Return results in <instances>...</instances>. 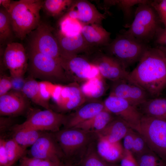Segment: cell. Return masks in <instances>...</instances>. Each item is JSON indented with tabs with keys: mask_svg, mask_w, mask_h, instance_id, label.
Masks as SVG:
<instances>
[{
	"mask_svg": "<svg viewBox=\"0 0 166 166\" xmlns=\"http://www.w3.org/2000/svg\"><path fill=\"white\" fill-rule=\"evenodd\" d=\"M128 78L144 89L150 98L159 97L166 89V56L157 46H148Z\"/></svg>",
	"mask_w": 166,
	"mask_h": 166,
	"instance_id": "cell-1",
	"label": "cell"
},
{
	"mask_svg": "<svg viewBox=\"0 0 166 166\" xmlns=\"http://www.w3.org/2000/svg\"><path fill=\"white\" fill-rule=\"evenodd\" d=\"M11 78L12 85V90L22 91L25 82L26 78H24V76L15 77H11Z\"/></svg>",
	"mask_w": 166,
	"mask_h": 166,
	"instance_id": "cell-44",
	"label": "cell"
},
{
	"mask_svg": "<svg viewBox=\"0 0 166 166\" xmlns=\"http://www.w3.org/2000/svg\"><path fill=\"white\" fill-rule=\"evenodd\" d=\"M11 77L5 74H0V97L12 89Z\"/></svg>",
	"mask_w": 166,
	"mask_h": 166,
	"instance_id": "cell-40",
	"label": "cell"
},
{
	"mask_svg": "<svg viewBox=\"0 0 166 166\" xmlns=\"http://www.w3.org/2000/svg\"><path fill=\"white\" fill-rule=\"evenodd\" d=\"M105 109L125 122L139 132L142 114L136 107L126 100L109 95L103 102Z\"/></svg>",
	"mask_w": 166,
	"mask_h": 166,
	"instance_id": "cell-12",
	"label": "cell"
},
{
	"mask_svg": "<svg viewBox=\"0 0 166 166\" xmlns=\"http://www.w3.org/2000/svg\"><path fill=\"white\" fill-rule=\"evenodd\" d=\"M95 142L94 141L90 144L80 160L81 166H109V163L98 153Z\"/></svg>",
	"mask_w": 166,
	"mask_h": 166,
	"instance_id": "cell-32",
	"label": "cell"
},
{
	"mask_svg": "<svg viewBox=\"0 0 166 166\" xmlns=\"http://www.w3.org/2000/svg\"><path fill=\"white\" fill-rule=\"evenodd\" d=\"M155 43L158 46H166V30L161 28L157 33L155 38Z\"/></svg>",
	"mask_w": 166,
	"mask_h": 166,
	"instance_id": "cell-45",
	"label": "cell"
},
{
	"mask_svg": "<svg viewBox=\"0 0 166 166\" xmlns=\"http://www.w3.org/2000/svg\"><path fill=\"white\" fill-rule=\"evenodd\" d=\"M151 1L148 0L138 5L133 21L128 26V30L122 33L147 45L155 39L161 28V22L156 12L150 5Z\"/></svg>",
	"mask_w": 166,
	"mask_h": 166,
	"instance_id": "cell-4",
	"label": "cell"
},
{
	"mask_svg": "<svg viewBox=\"0 0 166 166\" xmlns=\"http://www.w3.org/2000/svg\"><path fill=\"white\" fill-rule=\"evenodd\" d=\"M105 109L103 102L92 101L85 103L73 113L67 116L65 128H73L98 114Z\"/></svg>",
	"mask_w": 166,
	"mask_h": 166,
	"instance_id": "cell-20",
	"label": "cell"
},
{
	"mask_svg": "<svg viewBox=\"0 0 166 166\" xmlns=\"http://www.w3.org/2000/svg\"><path fill=\"white\" fill-rule=\"evenodd\" d=\"M67 118V115L50 109L38 110L30 114L24 122L15 125L14 130L24 128L56 132L60 130L62 125H65Z\"/></svg>",
	"mask_w": 166,
	"mask_h": 166,
	"instance_id": "cell-8",
	"label": "cell"
},
{
	"mask_svg": "<svg viewBox=\"0 0 166 166\" xmlns=\"http://www.w3.org/2000/svg\"><path fill=\"white\" fill-rule=\"evenodd\" d=\"M109 166H120L118 165L115 164H109Z\"/></svg>",
	"mask_w": 166,
	"mask_h": 166,
	"instance_id": "cell-48",
	"label": "cell"
},
{
	"mask_svg": "<svg viewBox=\"0 0 166 166\" xmlns=\"http://www.w3.org/2000/svg\"><path fill=\"white\" fill-rule=\"evenodd\" d=\"M150 3L156 12L166 30V0H151Z\"/></svg>",
	"mask_w": 166,
	"mask_h": 166,
	"instance_id": "cell-38",
	"label": "cell"
},
{
	"mask_svg": "<svg viewBox=\"0 0 166 166\" xmlns=\"http://www.w3.org/2000/svg\"><path fill=\"white\" fill-rule=\"evenodd\" d=\"M27 51L29 76L57 84L73 82L62 66L59 59L29 48Z\"/></svg>",
	"mask_w": 166,
	"mask_h": 166,
	"instance_id": "cell-3",
	"label": "cell"
},
{
	"mask_svg": "<svg viewBox=\"0 0 166 166\" xmlns=\"http://www.w3.org/2000/svg\"><path fill=\"white\" fill-rule=\"evenodd\" d=\"M148 46L121 33L105 47L107 54L116 59L127 69L139 61Z\"/></svg>",
	"mask_w": 166,
	"mask_h": 166,
	"instance_id": "cell-6",
	"label": "cell"
},
{
	"mask_svg": "<svg viewBox=\"0 0 166 166\" xmlns=\"http://www.w3.org/2000/svg\"><path fill=\"white\" fill-rule=\"evenodd\" d=\"M71 166H72V165H71Z\"/></svg>",
	"mask_w": 166,
	"mask_h": 166,
	"instance_id": "cell-52",
	"label": "cell"
},
{
	"mask_svg": "<svg viewBox=\"0 0 166 166\" xmlns=\"http://www.w3.org/2000/svg\"><path fill=\"white\" fill-rule=\"evenodd\" d=\"M150 149L142 135L135 131L132 152L134 156L143 152Z\"/></svg>",
	"mask_w": 166,
	"mask_h": 166,
	"instance_id": "cell-37",
	"label": "cell"
},
{
	"mask_svg": "<svg viewBox=\"0 0 166 166\" xmlns=\"http://www.w3.org/2000/svg\"><path fill=\"white\" fill-rule=\"evenodd\" d=\"M54 134L65 157L77 156L80 161L90 144L97 138L95 133L74 128L60 130Z\"/></svg>",
	"mask_w": 166,
	"mask_h": 166,
	"instance_id": "cell-5",
	"label": "cell"
},
{
	"mask_svg": "<svg viewBox=\"0 0 166 166\" xmlns=\"http://www.w3.org/2000/svg\"><path fill=\"white\" fill-rule=\"evenodd\" d=\"M157 47L163 52L165 56H166V46H158Z\"/></svg>",
	"mask_w": 166,
	"mask_h": 166,
	"instance_id": "cell-47",
	"label": "cell"
},
{
	"mask_svg": "<svg viewBox=\"0 0 166 166\" xmlns=\"http://www.w3.org/2000/svg\"><path fill=\"white\" fill-rule=\"evenodd\" d=\"M22 92L34 104L45 109H49V102L45 101L40 92L39 81L28 76L26 78V81Z\"/></svg>",
	"mask_w": 166,
	"mask_h": 166,
	"instance_id": "cell-26",
	"label": "cell"
},
{
	"mask_svg": "<svg viewBox=\"0 0 166 166\" xmlns=\"http://www.w3.org/2000/svg\"><path fill=\"white\" fill-rule=\"evenodd\" d=\"M134 156L138 166H161L164 161L150 149Z\"/></svg>",
	"mask_w": 166,
	"mask_h": 166,
	"instance_id": "cell-35",
	"label": "cell"
},
{
	"mask_svg": "<svg viewBox=\"0 0 166 166\" xmlns=\"http://www.w3.org/2000/svg\"><path fill=\"white\" fill-rule=\"evenodd\" d=\"M73 0H45L43 1L42 8L48 15L60 18L70 7Z\"/></svg>",
	"mask_w": 166,
	"mask_h": 166,
	"instance_id": "cell-29",
	"label": "cell"
},
{
	"mask_svg": "<svg viewBox=\"0 0 166 166\" xmlns=\"http://www.w3.org/2000/svg\"><path fill=\"white\" fill-rule=\"evenodd\" d=\"M31 157L61 162L65 157L54 134L42 133L29 151Z\"/></svg>",
	"mask_w": 166,
	"mask_h": 166,
	"instance_id": "cell-14",
	"label": "cell"
},
{
	"mask_svg": "<svg viewBox=\"0 0 166 166\" xmlns=\"http://www.w3.org/2000/svg\"><path fill=\"white\" fill-rule=\"evenodd\" d=\"M139 132L149 148L166 161V120L143 115Z\"/></svg>",
	"mask_w": 166,
	"mask_h": 166,
	"instance_id": "cell-7",
	"label": "cell"
},
{
	"mask_svg": "<svg viewBox=\"0 0 166 166\" xmlns=\"http://www.w3.org/2000/svg\"><path fill=\"white\" fill-rule=\"evenodd\" d=\"M14 131L15 133L13 138L19 145L26 148L31 146L42 133L40 131L24 128Z\"/></svg>",
	"mask_w": 166,
	"mask_h": 166,
	"instance_id": "cell-30",
	"label": "cell"
},
{
	"mask_svg": "<svg viewBox=\"0 0 166 166\" xmlns=\"http://www.w3.org/2000/svg\"><path fill=\"white\" fill-rule=\"evenodd\" d=\"M65 14L78 20L84 25H101L102 21L106 18L105 14L99 12L93 4L86 0H73Z\"/></svg>",
	"mask_w": 166,
	"mask_h": 166,
	"instance_id": "cell-16",
	"label": "cell"
},
{
	"mask_svg": "<svg viewBox=\"0 0 166 166\" xmlns=\"http://www.w3.org/2000/svg\"><path fill=\"white\" fill-rule=\"evenodd\" d=\"M83 25L78 20L64 14L58 21V28L57 30L65 36H73L81 33Z\"/></svg>",
	"mask_w": 166,
	"mask_h": 166,
	"instance_id": "cell-27",
	"label": "cell"
},
{
	"mask_svg": "<svg viewBox=\"0 0 166 166\" xmlns=\"http://www.w3.org/2000/svg\"><path fill=\"white\" fill-rule=\"evenodd\" d=\"M2 63L12 77H23L27 70L28 57L26 50L21 43L8 44L3 53Z\"/></svg>",
	"mask_w": 166,
	"mask_h": 166,
	"instance_id": "cell-13",
	"label": "cell"
},
{
	"mask_svg": "<svg viewBox=\"0 0 166 166\" xmlns=\"http://www.w3.org/2000/svg\"><path fill=\"white\" fill-rule=\"evenodd\" d=\"M97 151L105 161L109 164L120 162L123 157L124 150L120 141L111 143L103 139H97Z\"/></svg>",
	"mask_w": 166,
	"mask_h": 166,
	"instance_id": "cell-23",
	"label": "cell"
},
{
	"mask_svg": "<svg viewBox=\"0 0 166 166\" xmlns=\"http://www.w3.org/2000/svg\"><path fill=\"white\" fill-rule=\"evenodd\" d=\"M21 166V165H20V166Z\"/></svg>",
	"mask_w": 166,
	"mask_h": 166,
	"instance_id": "cell-51",
	"label": "cell"
},
{
	"mask_svg": "<svg viewBox=\"0 0 166 166\" xmlns=\"http://www.w3.org/2000/svg\"><path fill=\"white\" fill-rule=\"evenodd\" d=\"M63 111L77 109L86 102V97L76 82L67 85L56 84L51 98Z\"/></svg>",
	"mask_w": 166,
	"mask_h": 166,
	"instance_id": "cell-10",
	"label": "cell"
},
{
	"mask_svg": "<svg viewBox=\"0 0 166 166\" xmlns=\"http://www.w3.org/2000/svg\"><path fill=\"white\" fill-rule=\"evenodd\" d=\"M9 15L3 7L0 9V47L6 46L13 42L14 37Z\"/></svg>",
	"mask_w": 166,
	"mask_h": 166,
	"instance_id": "cell-28",
	"label": "cell"
},
{
	"mask_svg": "<svg viewBox=\"0 0 166 166\" xmlns=\"http://www.w3.org/2000/svg\"><path fill=\"white\" fill-rule=\"evenodd\" d=\"M6 140H0V166H8L7 156L5 146Z\"/></svg>",
	"mask_w": 166,
	"mask_h": 166,
	"instance_id": "cell-43",
	"label": "cell"
},
{
	"mask_svg": "<svg viewBox=\"0 0 166 166\" xmlns=\"http://www.w3.org/2000/svg\"><path fill=\"white\" fill-rule=\"evenodd\" d=\"M161 166H166V161H164Z\"/></svg>",
	"mask_w": 166,
	"mask_h": 166,
	"instance_id": "cell-50",
	"label": "cell"
},
{
	"mask_svg": "<svg viewBox=\"0 0 166 166\" xmlns=\"http://www.w3.org/2000/svg\"><path fill=\"white\" fill-rule=\"evenodd\" d=\"M109 95L123 99L136 108L150 98L144 89L128 78L112 82Z\"/></svg>",
	"mask_w": 166,
	"mask_h": 166,
	"instance_id": "cell-15",
	"label": "cell"
},
{
	"mask_svg": "<svg viewBox=\"0 0 166 166\" xmlns=\"http://www.w3.org/2000/svg\"><path fill=\"white\" fill-rule=\"evenodd\" d=\"M97 68L100 74L112 82L128 78L129 72L117 60L106 54L96 56L91 61Z\"/></svg>",
	"mask_w": 166,
	"mask_h": 166,
	"instance_id": "cell-17",
	"label": "cell"
},
{
	"mask_svg": "<svg viewBox=\"0 0 166 166\" xmlns=\"http://www.w3.org/2000/svg\"><path fill=\"white\" fill-rule=\"evenodd\" d=\"M135 131L131 128L123 138V147L125 151L132 152Z\"/></svg>",
	"mask_w": 166,
	"mask_h": 166,
	"instance_id": "cell-42",
	"label": "cell"
},
{
	"mask_svg": "<svg viewBox=\"0 0 166 166\" xmlns=\"http://www.w3.org/2000/svg\"><path fill=\"white\" fill-rule=\"evenodd\" d=\"M22 166H62L61 162H56L49 160L24 156L20 160Z\"/></svg>",
	"mask_w": 166,
	"mask_h": 166,
	"instance_id": "cell-36",
	"label": "cell"
},
{
	"mask_svg": "<svg viewBox=\"0 0 166 166\" xmlns=\"http://www.w3.org/2000/svg\"><path fill=\"white\" fill-rule=\"evenodd\" d=\"M11 0H0V6L4 8L8 12L10 10Z\"/></svg>",
	"mask_w": 166,
	"mask_h": 166,
	"instance_id": "cell-46",
	"label": "cell"
},
{
	"mask_svg": "<svg viewBox=\"0 0 166 166\" xmlns=\"http://www.w3.org/2000/svg\"><path fill=\"white\" fill-rule=\"evenodd\" d=\"M39 83L40 91L42 97L45 101L49 102L56 84L46 81H39Z\"/></svg>",
	"mask_w": 166,
	"mask_h": 166,
	"instance_id": "cell-39",
	"label": "cell"
},
{
	"mask_svg": "<svg viewBox=\"0 0 166 166\" xmlns=\"http://www.w3.org/2000/svg\"><path fill=\"white\" fill-rule=\"evenodd\" d=\"M81 34L88 43L95 48L105 47L110 42L111 33L106 30L101 24L84 25Z\"/></svg>",
	"mask_w": 166,
	"mask_h": 166,
	"instance_id": "cell-21",
	"label": "cell"
},
{
	"mask_svg": "<svg viewBox=\"0 0 166 166\" xmlns=\"http://www.w3.org/2000/svg\"><path fill=\"white\" fill-rule=\"evenodd\" d=\"M136 108L142 115L166 120V98H149Z\"/></svg>",
	"mask_w": 166,
	"mask_h": 166,
	"instance_id": "cell-24",
	"label": "cell"
},
{
	"mask_svg": "<svg viewBox=\"0 0 166 166\" xmlns=\"http://www.w3.org/2000/svg\"><path fill=\"white\" fill-rule=\"evenodd\" d=\"M71 165L70 164H63L62 165V166H71Z\"/></svg>",
	"mask_w": 166,
	"mask_h": 166,
	"instance_id": "cell-49",
	"label": "cell"
},
{
	"mask_svg": "<svg viewBox=\"0 0 166 166\" xmlns=\"http://www.w3.org/2000/svg\"><path fill=\"white\" fill-rule=\"evenodd\" d=\"M120 162V166H138L134 155L130 151L124 150V155Z\"/></svg>",
	"mask_w": 166,
	"mask_h": 166,
	"instance_id": "cell-41",
	"label": "cell"
},
{
	"mask_svg": "<svg viewBox=\"0 0 166 166\" xmlns=\"http://www.w3.org/2000/svg\"><path fill=\"white\" fill-rule=\"evenodd\" d=\"M115 117L105 108L94 117L73 128L96 134L102 130Z\"/></svg>",
	"mask_w": 166,
	"mask_h": 166,
	"instance_id": "cell-25",
	"label": "cell"
},
{
	"mask_svg": "<svg viewBox=\"0 0 166 166\" xmlns=\"http://www.w3.org/2000/svg\"><path fill=\"white\" fill-rule=\"evenodd\" d=\"M81 87L86 97H99L102 95L105 91V87L103 82L97 76L86 81Z\"/></svg>",
	"mask_w": 166,
	"mask_h": 166,
	"instance_id": "cell-31",
	"label": "cell"
},
{
	"mask_svg": "<svg viewBox=\"0 0 166 166\" xmlns=\"http://www.w3.org/2000/svg\"><path fill=\"white\" fill-rule=\"evenodd\" d=\"M132 128L124 121L116 116L101 131L96 134L98 138L111 143L120 142Z\"/></svg>",
	"mask_w": 166,
	"mask_h": 166,
	"instance_id": "cell-22",
	"label": "cell"
},
{
	"mask_svg": "<svg viewBox=\"0 0 166 166\" xmlns=\"http://www.w3.org/2000/svg\"><path fill=\"white\" fill-rule=\"evenodd\" d=\"M43 1H11L8 13L16 37L23 40L38 27L41 22L40 11L42 8Z\"/></svg>",
	"mask_w": 166,
	"mask_h": 166,
	"instance_id": "cell-2",
	"label": "cell"
},
{
	"mask_svg": "<svg viewBox=\"0 0 166 166\" xmlns=\"http://www.w3.org/2000/svg\"><path fill=\"white\" fill-rule=\"evenodd\" d=\"M146 0H105V2L107 5L111 6L116 5L122 11L125 18H130L133 14V9L136 5L146 2Z\"/></svg>",
	"mask_w": 166,
	"mask_h": 166,
	"instance_id": "cell-34",
	"label": "cell"
},
{
	"mask_svg": "<svg viewBox=\"0 0 166 166\" xmlns=\"http://www.w3.org/2000/svg\"><path fill=\"white\" fill-rule=\"evenodd\" d=\"M60 63L73 82L87 81L99 74L91 61L78 55L60 56Z\"/></svg>",
	"mask_w": 166,
	"mask_h": 166,
	"instance_id": "cell-11",
	"label": "cell"
},
{
	"mask_svg": "<svg viewBox=\"0 0 166 166\" xmlns=\"http://www.w3.org/2000/svg\"><path fill=\"white\" fill-rule=\"evenodd\" d=\"M30 105L29 100L22 91L11 90L0 97V116L21 115L28 109Z\"/></svg>",
	"mask_w": 166,
	"mask_h": 166,
	"instance_id": "cell-19",
	"label": "cell"
},
{
	"mask_svg": "<svg viewBox=\"0 0 166 166\" xmlns=\"http://www.w3.org/2000/svg\"><path fill=\"white\" fill-rule=\"evenodd\" d=\"M53 34L59 46L60 57L77 55L81 53L90 54L94 50L95 48L88 43L81 33L68 37L61 34L56 30H53Z\"/></svg>",
	"mask_w": 166,
	"mask_h": 166,
	"instance_id": "cell-18",
	"label": "cell"
},
{
	"mask_svg": "<svg viewBox=\"0 0 166 166\" xmlns=\"http://www.w3.org/2000/svg\"><path fill=\"white\" fill-rule=\"evenodd\" d=\"M8 166H13L18 160L25 156L26 148L18 144L13 138L6 140Z\"/></svg>",
	"mask_w": 166,
	"mask_h": 166,
	"instance_id": "cell-33",
	"label": "cell"
},
{
	"mask_svg": "<svg viewBox=\"0 0 166 166\" xmlns=\"http://www.w3.org/2000/svg\"><path fill=\"white\" fill-rule=\"evenodd\" d=\"M53 30L48 24L41 22L29 34L28 48L59 60L60 50Z\"/></svg>",
	"mask_w": 166,
	"mask_h": 166,
	"instance_id": "cell-9",
	"label": "cell"
}]
</instances>
